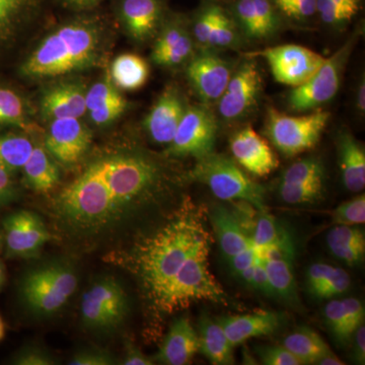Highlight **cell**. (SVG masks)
<instances>
[{"mask_svg":"<svg viewBox=\"0 0 365 365\" xmlns=\"http://www.w3.org/2000/svg\"><path fill=\"white\" fill-rule=\"evenodd\" d=\"M257 255L263 260H294L295 256L294 242L289 235L287 234L279 241L257 252Z\"/></svg>","mask_w":365,"mask_h":365,"instance_id":"cell-46","label":"cell"},{"mask_svg":"<svg viewBox=\"0 0 365 365\" xmlns=\"http://www.w3.org/2000/svg\"><path fill=\"white\" fill-rule=\"evenodd\" d=\"M292 262L294 260H263L274 295L279 297L289 306L297 309L300 307V300L297 294Z\"/></svg>","mask_w":365,"mask_h":365,"instance_id":"cell-31","label":"cell"},{"mask_svg":"<svg viewBox=\"0 0 365 365\" xmlns=\"http://www.w3.org/2000/svg\"><path fill=\"white\" fill-rule=\"evenodd\" d=\"M111 76L115 86L122 90H138L150 76L145 60L136 54H122L113 61Z\"/></svg>","mask_w":365,"mask_h":365,"instance_id":"cell-30","label":"cell"},{"mask_svg":"<svg viewBox=\"0 0 365 365\" xmlns=\"http://www.w3.org/2000/svg\"><path fill=\"white\" fill-rule=\"evenodd\" d=\"M115 364V359L110 353L102 350H83L76 353L72 357L71 365H111Z\"/></svg>","mask_w":365,"mask_h":365,"instance_id":"cell-49","label":"cell"},{"mask_svg":"<svg viewBox=\"0 0 365 365\" xmlns=\"http://www.w3.org/2000/svg\"><path fill=\"white\" fill-rule=\"evenodd\" d=\"M192 36L201 51L241 47L242 35L227 4L222 0H203L191 23Z\"/></svg>","mask_w":365,"mask_h":365,"instance_id":"cell-9","label":"cell"},{"mask_svg":"<svg viewBox=\"0 0 365 365\" xmlns=\"http://www.w3.org/2000/svg\"><path fill=\"white\" fill-rule=\"evenodd\" d=\"M210 240V235L205 237L189 257L158 304V311L172 314L201 300L227 304V294L209 270Z\"/></svg>","mask_w":365,"mask_h":365,"instance_id":"cell-4","label":"cell"},{"mask_svg":"<svg viewBox=\"0 0 365 365\" xmlns=\"http://www.w3.org/2000/svg\"><path fill=\"white\" fill-rule=\"evenodd\" d=\"M282 20L306 23L317 16V0H270Z\"/></svg>","mask_w":365,"mask_h":365,"instance_id":"cell-38","label":"cell"},{"mask_svg":"<svg viewBox=\"0 0 365 365\" xmlns=\"http://www.w3.org/2000/svg\"><path fill=\"white\" fill-rule=\"evenodd\" d=\"M351 285L350 276L345 270L334 267L332 273L328 279L313 294L319 299H329L345 294Z\"/></svg>","mask_w":365,"mask_h":365,"instance_id":"cell-43","label":"cell"},{"mask_svg":"<svg viewBox=\"0 0 365 365\" xmlns=\"http://www.w3.org/2000/svg\"><path fill=\"white\" fill-rule=\"evenodd\" d=\"M199 342L204 356L215 365L235 364L234 346L217 321L204 316L199 324Z\"/></svg>","mask_w":365,"mask_h":365,"instance_id":"cell-27","label":"cell"},{"mask_svg":"<svg viewBox=\"0 0 365 365\" xmlns=\"http://www.w3.org/2000/svg\"><path fill=\"white\" fill-rule=\"evenodd\" d=\"M356 106L360 113L365 111V83L364 78L360 81L356 93Z\"/></svg>","mask_w":365,"mask_h":365,"instance_id":"cell-58","label":"cell"},{"mask_svg":"<svg viewBox=\"0 0 365 365\" xmlns=\"http://www.w3.org/2000/svg\"><path fill=\"white\" fill-rule=\"evenodd\" d=\"M23 170L26 182L35 191H50L58 182V170L48 157L47 151L41 146H34L32 153Z\"/></svg>","mask_w":365,"mask_h":365,"instance_id":"cell-29","label":"cell"},{"mask_svg":"<svg viewBox=\"0 0 365 365\" xmlns=\"http://www.w3.org/2000/svg\"><path fill=\"white\" fill-rule=\"evenodd\" d=\"M37 2L38 0H0V40L35 9Z\"/></svg>","mask_w":365,"mask_h":365,"instance_id":"cell-36","label":"cell"},{"mask_svg":"<svg viewBox=\"0 0 365 365\" xmlns=\"http://www.w3.org/2000/svg\"><path fill=\"white\" fill-rule=\"evenodd\" d=\"M330 113L316 109L302 116H290L270 107L266 115L265 135L285 157L312 150L321 139Z\"/></svg>","mask_w":365,"mask_h":365,"instance_id":"cell-8","label":"cell"},{"mask_svg":"<svg viewBox=\"0 0 365 365\" xmlns=\"http://www.w3.org/2000/svg\"><path fill=\"white\" fill-rule=\"evenodd\" d=\"M14 364L19 365H50L54 364L49 353L38 347L26 348L18 355Z\"/></svg>","mask_w":365,"mask_h":365,"instance_id":"cell-53","label":"cell"},{"mask_svg":"<svg viewBox=\"0 0 365 365\" xmlns=\"http://www.w3.org/2000/svg\"><path fill=\"white\" fill-rule=\"evenodd\" d=\"M34 144L24 136L0 137V167L7 170L23 169L32 153Z\"/></svg>","mask_w":365,"mask_h":365,"instance_id":"cell-33","label":"cell"},{"mask_svg":"<svg viewBox=\"0 0 365 365\" xmlns=\"http://www.w3.org/2000/svg\"><path fill=\"white\" fill-rule=\"evenodd\" d=\"M9 173V170L0 167V205L9 198L13 189V182Z\"/></svg>","mask_w":365,"mask_h":365,"instance_id":"cell-57","label":"cell"},{"mask_svg":"<svg viewBox=\"0 0 365 365\" xmlns=\"http://www.w3.org/2000/svg\"><path fill=\"white\" fill-rule=\"evenodd\" d=\"M317 364L319 365H344V362L342 361L339 359V357L336 356L335 353H331V354L326 355L325 357L319 360L317 362Z\"/></svg>","mask_w":365,"mask_h":365,"instance_id":"cell-60","label":"cell"},{"mask_svg":"<svg viewBox=\"0 0 365 365\" xmlns=\"http://www.w3.org/2000/svg\"><path fill=\"white\" fill-rule=\"evenodd\" d=\"M126 101L114 103V104L106 106V107L98 108L97 110L90 112L91 119L93 123L97 125H104L114 121L126 109Z\"/></svg>","mask_w":365,"mask_h":365,"instance_id":"cell-51","label":"cell"},{"mask_svg":"<svg viewBox=\"0 0 365 365\" xmlns=\"http://www.w3.org/2000/svg\"><path fill=\"white\" fill-rule=\"evenodd\" d=\"M187 107L188 106L177 88L170 86L163 91L144 122L150 138L158 144L169 145Z\"/></svg>","mask_w":365,"mask_h":365,"instance_id":"cell-20","label":"cell"},{"mask_svg":"<svg viewBox=\"0 0 365 365\" xmlns=\"http://www.w3.org/2000/svg\"><path fill=\"white\" fill-rule=\"evenodd\" d=\"M222 1H225V0H222Z\"/></svg>","mask_w":365,"mask_h":365,"instance_id":"cell-64","label":"cell"},{"mask_svg":"<svg viewBox=\"0 0 365 365\" xmlns=\"http://www.w3.org/2000/svg\"><path fill=\"white\" fill-rule=\"evenodd\" d=\"M199 349L198 333L188 319L180 318L170 326L158 353L157 360L167 365L188 364Z\"/></svg>","mask_w":365,"mask_h":365,"instance_id":"cell-22","label":"cell"},{"mask_svg":"<svg viewBox=\"0 0 365 365\" xmlns=\"http://www.w3.org/2000/svg\"><path fill=\"white\" fill-rule=\"evenodd\" d=\"M262 74L256 58L245 56L235 66L217 105L218 116L227 122L240 121L248 116L260 100Z\"/></svg>","mask_w":365,"mask_h":365,"instance_id":"cell-11","label":"cell"},{"mask_svg":"<svg viewBox=\"0 0 365 365\" xmlns=\"http://www.w3.org/2000/svg\"><path fill=\"white\" fill-rule=\"evenodd\" d=\"M333 266L326 263L313 264L307 270V287L312 294H314L323 283L328 279L333 271Z\"/></svg>","mask_w":365,"mask_h":365,"instance_id":"cell-52","label":"cell"},{"mask_svg":"<svg viewBox=\"0 0 365 365\" xmlns=\"http://www.w3.org/2000/svg\"><path fill=\"white\" fill-rule=\"evenodd\" d=\"M245 56L265 59L275 81L292 88L306 83L325 60L319 53L294 44L269 47Z\"/></svg>","mask_w":365,"mask_h":365,"instance_id":"cell-13","label":"cell"},{"mask_svg":"<svg viewBox=\"0 0 365 365\" xmlns=\"http://www.w3.org/2000/svg\"><path fill=\"white\" fill-rule=\"evenodd\" d=\"M230 151L235 163L254 176H267L279 165L268 141L251 126L244 127L232 135Z\"/></svg>","mask_w":365,"mask_h":365,"instance_id":"cell-16","label":"cell"},{"mask_svg":"<svg viewBox=\"0 0 365 365\" xmlns=\"http://www.w3.org/2000/svg\"><path fill=\"white\" fill-rule=\"evenodd\" d=\"M327 244L365 245L364 232L354 225H335L327 235Z\"/></svg>","mask_w":365,"mask_h":365,"instance_id":"cell-44","label":"cell"},{"mask_svg":"<svg viewBox=\"0 0 365 365\" xmlns=\"http://www.w3.org/2000/svg\"><path fill=\"white\" fill-rule=\"evenodd\" d=\"M325 168L318 158H307L297 160L283 173L281 182L283 184H299V182L324 180Z\"/></svg>","mask_w":365,"mask_h":365,"instance_id":"cell-37","label":"cell"},{"mask_svg":"<svg viewBox=\"0 0 365 365\" xmlns=\"http://www.w3.org/2000/svg\"><path fill=\"white\" fill-rule=\"evenodd\" d=\"M9 253L18 257L34 256L51 240L49 230L35 213L18 211L4 220Z\"/></svg>","mask_w":365,"mask_h":365,"instance_id":"cell-17","label":"cell"},{"mask_svg":"<svg viewBox=\"0 0 365 365\" xmlns=\"http://www.w3.org/2000/svg\"><path fill=\"white\" fill-rule=\"evenodd\" d=\"M342 302L344 307L347 332L352 338L353 333L356 331V329L364 325V307L360 300L352 299V297L342 299Z\"/></svg>","mask_w":365,"mask_h":365,"instance_id":"cell-47","label":"cell"},{"mask_svg":"<svg viewBox=\"0 0 365 365\" xmlns=\"http://www.w3.org/2000/svg\"><path fill=\"white\" fill-rule=\"evenodd\" d=\"M81 313L85 326L93 330L116 328L128 313L123 287L110 277L97 281L83 294Z\"/></svg>","mask_w":365,"mask_h":365,"instance_id":"cell-12","label":"cell"},{"mask_svg":"<svg viewBox=\"0 0 365 365\" xmlns=\"http://www.w3.org/2000/svg\"><path fill=\"white\" fill-rule=\"evenodd\" d=\"M165 181L160 163L145 153L107 155L62 190L57 213L69 227L98 232L157 198Z\"/></svg>","mask_w":365,"mask_h":365,"instance_id":"cell-1","label":"cell"},{"mask_svg":"<svg viewBox=\"0 0 365 365\" xmlns=\"http://www.w3.org/2000/svg\"><path fill=\"white\" fill-rule=\"evenodd\" d=\"M227 334L230 344L239 346L252 338L271 335L279 328V314L262 311L248 314L220 317L216 319Z\"/></svg>","mask_w":365,"mask_h":365,"instance_id":"cell-21","label":"cell"},{"mask_svg":"<svg viewBox=\"0 0 365 365\" xmlns=\"http://www.w3.org/2000/svg\"><path fill=\"white\" fill-rule=\"evenodd\" d=\"M324 180L283 184L280 182L278 193L284 202L289 204L314 203L323 197Z\"/></svg>","mask_w":365,"mask_h":365,"instance_id":"cell-35","label":"cell"},{"mask_svg":"<svg viewBox=\"0 0 365 365\" xmlns=\"http://www.w3.org/2000/svg\"><path fill=\"white\" fill-rule=\"evenodd\" d=\"M250 287L255 288L263 294L268 295V297H275L270 281H269L265 265H264L263 260L258 255H257L256 261H255L253 276H252Z\"/></svg>","mask_w":365,"mask_h":365,"instance_id":"cell-50","label":"cell"},{"mask_svg":"<svg viewBox=\"0 0 365 365\" xmlns=\"http://www.w3.org/2000/svg\"><path fill=\"white\" fill-rule=\"evenodd\" d=\"M256 220L254 222L253 232L250 235L252 245L256 252L265 249L288 234L272 215H269L267 209L257 210Z\"/></svg>","mask_w":365,"mask_h":365,"instance_id":"cell-34","label":"cell"},{"mask_svg":"<svg viewBox=\"0 0 365 365\" xmlns=\"http://www.w3.org/2000/svg\"><path fill=\"white\" fill-rule=\"evenodd\" d=\"M121 101H124V98L118 93L114 86L107 81H100L86 93V111H93Z\"/></svg>","mask_w":365,"mask_h":365,"instance_id":"cell-40","label":"cell"},{"mask_svg":"<svg viewBox=\"0 0 365 365\" xmlns=\"http://www.w3.org/2000/svg\"><path fill=\"white\" fill-rule=\"evenodd\" d=\"M121 14L132 37L143 41L162 25L165 6L163 0H123Z\"/></svg>","mask_w":365,"mask_h":365,"instance_id":"cell-24","label":"cell"},{"mask_svg":"<svg viewBox=\"0 0 365 365\" xmlns=\"http://www.w3.org/2000/svg\"><path fill=\"white\" fill-rule=\"evenodd\" d=\"M78 284L71 266L61 262L46 264L26 274L21 282V297L34 313L50 316L66 306Z\"/></svg>","mask_w":365,"mask_h":365,"instance_id":"cell-6","label":"cell"},{"mask_svg":"<svg viewBox=\"0 0 365 365\" xmlns=\"http://www.w3.org/2000/svg\"><path fill=\"white\" fill-rule=\"evenodd\" d=\"M364 28L359 26L332 56L324 60L318 71L306 83L292 88L287 105L294 112L313 111L335 97L339 91L346 66Z\"/></svg>","mask_w":365,"mask_h":365,"instance_id":"cell-7","label":"cell"},{"mask_svg":"<svg viewBox=\"0 0 365 365\" xmlns=\"http://www.w3.org/2000/svg\"><path fill=\"white\" fill-rule=\"evenodd\" d=\"M217 131V118L210 107L188 106L169 144L168 153L174 157L200 160L215 153Z\"/></svg>","mask_w":365,"mask_h":365,"instance_id":"cell-10","label":"cell"},{"mask_svg":"<svg viewBox=\"0 0 365 365\" xmlns=\"http://www.w3.org/2000/svg\"><path fill=\"white\" fill-rule=\"evenodd\" d=\"M331 253L350 266L357 265L364 260L365 245H330Z\"/></svg>","mask_w":365,"mask_h":365,"instance_id":"cell-48","label":"cell"},{"mask_svg":"<svg viewBox=\"0 0 365 365\" xmlns=\"http://www.w3.org/2000/svg\"><path fill=\"white\" fill-rule=\"evenodd\" d=\"M337 143L343 182L350 192H361L365 186L364 146L347 129L340 131Z\"/></svg>","mask_w":365,"mask_h":365,"instance_id":"cell-25","label":"cell"},{"mask_svg":"<svg viewBox=\"0 0 365 365\" xmlns=\"http://www.w3.org/2000/svg\"><path fill=\"white\" fill-rule=\"evenodd\" d=\"M4 333H6V328H4V321L0 318V341L4 339Z\"/></svg>","mask_w":365,"mask_h":365,"instance_id":"cell-62","label":"cell"},{"mask_svg":"<svg viewBox=\"0 0 365 365\" xmlns=\"http://www.w3.org/2000/svg\"><path fill=\"white\" fill-rule=\"evenodd\" d=\"M208 235L202 213L188 202L138 245L136 271L155 309L189 257Z\"/></svg>","mask_w":365,"mask_h":365,"instance_id":"cell-2","label":"cell"},{"mask_svg":"<svg viewBox=\"0 0 365 365\" xmlns=\"http://www.w3.org/2000/svg\"><path fill=\"white\" fill-rule=\"evenodd\" d=\"M235 66L215 52L201 51L187 64V78L202 105H215L227 88Z\"/></svg>","mask_w":365,"mask_h":365,"instance_id":"cell-14","label":"cell"},{"mask_svg":"<svg viewBox=\"0 0 365 365\" xmlns=\"http://www.w3.org/2000/svg\"><path fill=\"white\" fill-rule=\"evenodd\" d=\"M227 6L246 39H270L282 26V18L270 0H228Z\"/></svg>","mask_w":365,"mask_h":365,"instance_id":"cell-15","label":"cell"},{"mask_svg":"<svg viewBox=\"0 0 365 365\" xmlns=\"http://www.w3.org/2000/svg\"><path fill=\"white\" fill-rule=\"evenodd\" d=\"M209 220L227 260L245 250L254 248L239 216L230 209L220 204L211 206Z\"/></svg>","mask_w":365,"mask_h":365,"instance_id":"cell-23","label":"cell"},{"mask_svg":"<svg viewBox=\"0 0 365 365\" xmlns=\"http://www.w3.org/2000/svg\"><path fill=\"white\" fill-rule=\"evenodd\" d=\"M364 0H317V16L331 28L347 26L360 13Z\"/></svg>","mask_w":365,"mask_h":365,"instance_id":"cell-32","label":"cell"},{"mask_svg":"<svg viewBox=\"0 0 365 365\" xmlns=\"http://www.w3.org/2000/svg\"><path fill=\"white\" fill-rule=\"evenodd\" d=\"M67 6L74 7V9H86L96 6L102 0H64Z\"/></svg>","mask_w":365,"mask_h":365,"instance_id":"cell-59","label":"cell"},{"mask_svg":"<svg viewBox=\"0 0 365 365\" xmlns=\"http://www.w3.org/2000/svg\"><path fill=\"white\" fill-rule=\"evenodd\" d=\"M24 120V105L14 91L0 88V124H21Z\"/></svg>","mask_w":365,"mask_h":365,"instance_id":"cell-42","label":"cell"},{"mask_svg":"<svg viewBox=\"0 0 365 365\" xmlns=\"http://www.w3.org/2000/svg\"><path fill=\"white\" fill-rule=\"evenodd\" d=\"M353 337V357L357 364H365V328L361 325L356 329Z\"/></svg>","mask_w":365,"mask_h":365,"instance_id":"cell-56","label":"cell"},{"mask_svg":"<svg viewBox=\"0 0 365 365\" xmlns=\"http://www.w3.org/2000/svg\"><path fill=\"white\" fill-rule=\"evenodd\" d=\"M262 364L266 365H302L284 346H266L258 349Z\"/></svg>","mask_w":365,"mask_h":365,"instance_id":"cell-45","label":"cell"},{"mask_svg":"<svg viewBox=\"0 0 365 365\" xmlns=\"http://www.w3.org/2000/svg\"><path fill=\"white\" fill-rule=\"evenodd\" d=\"M42 112L52 120L81 117L86 112V93L76 85L56 86L43 98Z\"/></svg>","mask_w":365,"mask_h":365,"instance_id":"cell-26","label":"cell"},{"mask_svg":"<svg viewBox=\"0 0 365 365\" xmlns=\"http://www.w3.org/2000/svg\"><path fill=\"white\" fill-rule=\"evenodd\" d=\"M334 225H359L365 222L364 194L340 204L332 211Z\"/></svg>","mask_w":365,"mask_h":365,"instance_id":"cell-39","label":"cell"},{"mask_svg":"<svg viewBox=\"0 0 365 365\" xmlns=\"http://www.w3.org/2000/svg\"><path fill=\"white\" fill-rule=\"evenodd\" d=\"M191 177L207 186L223 201H244L257 210H265V189L250 179L235 160L212 153L197 160Z\"/></svg>","mask_w":365,"mask_h":365,"instance_id":"cell-5","label":"cell"},{"mask_svg":"<svg viewBox=\"0 0 365 365\" xmlns=\"http://www.w3.org/2000/svg\"><path fill=\"white\" fill-rule=\"evenodd\" d=\"M257 258V252L254 248L245 250L241 253L235 255L232 258L227 259L228 264H230V269L232 273L237 275L241 273L245 269L251 267L254 265L255 261Z\"/></svg>","mask_w":365,"mask_h":365,"instance_id":"cell-54","label":"cell"},{"mask_svg":"<svg viewBox=\"0 0 365 365\" xmlns=\"http://www.w3.org/2000/svg\"><path fill=\"white\" fill-rule=\"evenodd\" d=\"M324 314H325L327 324L336 339L341 343H346L351 339L346 327L345 311L342 300L333 299L329 302L326 304Z\"/></svg>","mask_w":365,"mask_h":365,"instance_id":"cell-41","label":"cell"},{"mask_svg":"<svg viewBox=\"0 0 365 365\" xmlns=\"http://www.w3.org/2000/svg\"><path fill=\"white\" fill-rule=\"evenodd\" d=\"M100 51L97 28L72 23L55 31L30 55L23 71L31 78H55L90 66Z\"/></svg>","mask_w":365,"mask_h":365,"instance_id":"cell-3","label":"cell"},{"mask_svg":"<svg viewBox=\"0 0 365 365\" xmlns=\"http://www.w3.org/2000/svg\"><path fill=\"white\" fill-rule=\"evenodd\" d=\"M155 364L153 360L148 359V356L140 351V349L136 347L132 343H127L126 351H125V357L123 364L125 365H151Z\"/></svg>","mask_w":365,"mask_h":365,"instance_id":"cell-55","label":"cell"},{"mask_svg":"<svg viewBox=\"0 0 365 365\" xmlns=\"http://www.w3.org/2000/svg\"><path fill=\"white\" fill-rule=\"evenodd\" d=\"M283 346L297 356L302 364H317L319 359L333 353L323 338L307 327L289 334L283 341Z\"/></svg>","mask_w":365,"mask_h":365,"instance_id":"cell-28","label":"cell"},{"mask_svg":"<svg viewBox=\"0 0 365 365\" xmlns=\"http://www.w3.org/2000/svg\"><path fill=\"white\" fill-rule=\"evenodd\" d=\"M4 281H6V268L4 263L0 261V288L4 285Z\"/></svg>","mask_w":365,"mask_h":365,"instance_id":"cell-61","label":"cell"},{"mask_svg":"<svg viewBox=\"0 0 365 365\" xmlns=\"http://www.w3.org/2000/svg\"><path fill=\"white\" fill-rule=\"evenodd\" d=\"M196 45L190 25L174 19L163 26L153 50V60L165 67L187 66L195 55Z\"/></svg>","mask_w":365,"mask_h":365,"instance_id":"cell-19","label":"cell"},{"mask_svg":"<svg viewBox=\"0 0 365 365\" xmlns=\"http://www.w3.org/2000/svg\"><path fill=\"white\" fill-rule=\"evenodd\" d=\"M91 144V133L78 118L52 120L46 138L48 151L63 163L81 160Z\"/></svg>","mask_w":365,"mask_h":365,"instance_id":"cell-18","label":"cell"},{"mask_svg":"<svg viewBox=\"0 0 365 365\" xmlns=\"http://www.w3.org/2000/svg\"><path fill=\"white\" fill-rule=\"evenodd\" d=\"M1 240H2V237H1V235H0V246H1Z\"/></svg>","mask_w":365,"mask_h":365,"instance_id":"cell-63","label":"cell"}]
</instances>
